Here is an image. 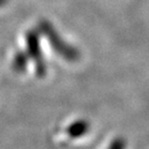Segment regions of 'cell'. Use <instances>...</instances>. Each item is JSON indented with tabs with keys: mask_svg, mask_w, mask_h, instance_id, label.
Returning <instances> with one entry per match:
<instances>
[{
	"mask_svg": "<svg viewBox=\"0 0 149 149\" xmlns=\"http://www.w3.org/2000/svg\"><path fill=\"white\" fill-rule=\"evenodd\" d=\"M40 31L45 37L46 40L49 42V44L53 47V49L60 53L61 55L66 56V57H74V55L70 52V48L68 46H65L62 42V40L60 38L56 31L54 30V28L52 27L51 24L48 22H42L40 24Z\"/></svg>",
	"mask_w": 149,
	"mask_h": 149,
	"instance_id": "obj_1",
	"label": "cell"
},
{
	"mask_svg": "<svg viewBox=\"0 0 149 149\" xmlns=\"http://www.w3.org/2000/svg\"><path fill=\"white\" fill-rule=\"evenodd\" d=\"M26 44H27L28 52L36 60L37 65H42V51H40V38L38 34L34 31H29L26 34Z\"/></svg>",
	"mask_w": 149,
	"mask_h": 149,
	"instance_id": "obj_2",
	"label": "cell"
},
{
	"mask_svg": "<svg viewBox=\"0 0 149 149\" xmlns=\"http://www.w3.org/2000/svg\"><path fill=\"white\" fill-rule=\"evenodd\" d=\"M87 130H88V124L84 121H81V122H78L74 125H72V133L74 136H81L84 133H86Z\"/></svg>",
	"mask_w": 149,
	"mask_h": 149,
	"instance_id": "obj_3",
	"label": "cell"
},
{
	"mask_svg": "<svg viewBox=\"0 0 149 149\" xmlns=\"http://www.w3.org/2000/svg\"><path fill=\"white\" fill-rule=\"evenodd\" d=\"M126 148V141L123 138H115L107 149H125Z\"/></svg>",
	"mask_w": 149,
	"mask_h": 149,
	"instance_id": "obj_4",
	"label": "cell"
},
{
	"mask_svg": "<svg viewBox=\"0 0 149 149\" xmlns=\"http://www.w3.org/2000/svg\"><path fill=\"white\" fill-rule=\"evenodd\" d=\"M6 2H7V0H0V6H2V5H4Z\"/></svg>",
	"mask_w": 149,
	"mask_h": 149,
	"instance_id": "obj_5",
	"label": "cell"
}]
</instances>
